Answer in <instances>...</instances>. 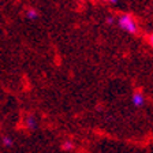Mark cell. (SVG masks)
<instances>
[{
    "instance_id": "1",
    "label": "cell",
    "mask_w": 153,
    "mask_h": 153,
    "mask_svg": "<svg viewBox=\"0 0 153 153\" xmlns=\"http://www.w3.org/2000/svg\"><path fill=\"white\" fill-rule=\"evenodd\" d=\"M119 25H120L122 29H124V30L128 33L137 32V23H135L133 16L127 15V14H124V15H122L120 18H119Z\"/></svg>"
},
{
    "instance_id": "2",
    "label": "cell",
    "mask_w": 153,
    "mask_h": 153,
    "mask_svg": "<svg viewBox=\"0 0 153 153\" xmlns=\"http://www.w3.org/2000/svg\"><path fill=\"white\" fill-rule=\"evenodd\" d=\"M143 96L141 94V93H135V94L133 96V104L137 105V107H141V105L143 104Z\"/></svg>"
},
{
    "instance_id": "3",
    "label": "cell",
    "mask_w": 153,
    "mask_h": 153,
    "mask_svg": "<svg viewBox=\"0 0 153 153\" xmlns=\"http://www.w3.org/2000/svg\"><path fill=\"white\" fill-rule=\"evenodd\" d=\"M26 15H27V18L34 19V18H37V11H36V10H33V8H29L27 13H26Z\"/></svg>"
},
{
    "instance_id": "4",
    "label": "cell",
    "mask_w": 153,
    "mask_h": 153,
    "mask_svg": "<svg viewBox=\"0 0 153 153\" xmlns=\"http://www.w3.org/2000/svg\"><path fill=\"white\" fill-rule=\"evenodd\" d=\"M27 126H29L30 128L34 127V126H36V120H34V118H32V116H30V118L27 119Z\"/></svg>"
},
{
    "instance_id": "5",
    "label": "cell",
    "mask_w": 153,
    "mask_h": 153,
    "mask_svg": "<svg viewBox=\"0 0 153 153\" xmlns=\"http://www.w3.org/2000/svg\"><path fill=\"white\" fill-rule=\"evenodd\" d=\"M11 143H13V142H11V140H10L8 137H6V138H4V145H6V146H10Z\"/></svg>"
},
{
    "instance_id": "6",
    "label": "cell",
    "mask_w": 153,
    "mask_h": 153,
    "mask_svg": "<svg viewBox=\"0 0 153 153\" xmlns=\"http://www.w3.org/2000/svg\"><path fill=\"white\" fill-rule=\"evenodd\" d=\"M63 148L64 149H73V143H70V142H66L63 145Z\"/></svg>"
},
{
    "instance_id": "7",
    "label": "cell",
    "mask_w": 153,
    "mask_h": 153,
    "mask_svg": "<svg viewBox=\"0 0 153 153\" xmlns=\"http://www.w3.org/2000/svg\"><path fill=\"white\" fill-rule=\"evenodd\" d=\"M149 44L153 47V34H150V36H149Z\"/></svg>"
},
{
    "instance_id": "8",
    "label": "cell",
    "mask_w": 153,
    "mask_h": 153,
    "mask_svg": "<svg viewBox=\"0 0 153 153\" xmlns=\"http://www.w3.org/2000/svg\"><path fill=\"white\" fill-rule=\"evenodd\" d=\"M102 1H109V3H116L118 0H102Z\"/></svg>"
}]
</instances>
